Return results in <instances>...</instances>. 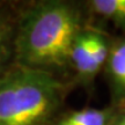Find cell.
Instances as JSON below:
<instances>
[{
    "label": "cell",
    "instance_id": "cell-1",
    "mask_svg": "<svg viewBox=\"0 0 125 125\" xmlns=\"http://www.w3.org/2000/svg\"><path fill=\"white\" fill-rule=\"evenodd\" d=\"M86 5L66 0H42L18 12L15 65L48 72L62 79L70 71L76 37L87 27Z\"/></svg>",
    "mask_w": 125,
    "mask_h": 125
},
{
    "label": "cell",
    "instance_id": "cell-5",
    "mask_svg": "<svg viewBox=\"0 0 125 125\" xmlns=\"http://www.w3.org/2000/svg\"><path fill=\"white\" fill-rule=\"evenodd\" d=\"M104 71L112 92V103L125 104V38L111 40Z\"/></svg>",
    "mask_w": 125,
    "mask_h": 125
},
{
    "label": "cell",
    "instance_id": "cell-4",
    "mask_svg": "<svg viewBox=\"0 0 125 125\" xmlns=\"http://www.w3.org/2000/svg\"><path fill=\"white\" fill-rule=\"evenodd\" d=\"M124 105L111 103L104 108H86L60 112L49 125H112Z\"/></svg>",
    "mask_w": 125,
    "mask_h": 125
},
{
    "label": "cell",
    "instance_id": "cell-8",
    "mask_svg": "<svg viewBox=\"0 0 125 125\" xmlns=\"http://www.w3.org/2000/svg\"><path fill=\"white\" fill-rule=\"evenodd\" d=\"M112 125H125V105L121 109V111L116 117L115 122L112 123Z\"/></svg>",
    "mask_w": 125,
    "mask_h": 125
},
{
    "label": "cell",
    "instance_id": "cell-3",
    "mask_svg": "<svg viewBox=\"0 0 125 125\" xmlns=\"http://www.w3.org/2000/svg\"><path fill=\"white\" fill-rule=\"evenodd\" d=\"M111 40L100 29L87 27L76 37L70 54V70L79 85L89 87L104 70L110 52Z\"/></svg>",
    "mask_w": 125,
    "mask_h": 125
},
{
    "label": "cell",
    "instance_id": "cell-2",
    "mask_svg": "<svg viewBox=\"0 0 125 125\" xmlns=\"http://www.w3.org/2000/svg\"><path fill=\"white\" fill-rule=\"evenodd\" d=\"M68 88L51 73L13 64L0 78V125H49Z\"/></svg>",
    "mask_w": 125,
    "mask_h": 125
},
{
    "label": "cell",
    "instance_id": "cell-6",
    "mask_svg": "<svg viewBox=\"0 0 125 125\" xmlns=\"http://www.w3.org/2000/svg\"><path fill=\"white\" fill-rule=\"evenodd\" d=\"M18 13L0 5V78L14 62V38Z\"/></svg>",
    "mask_w": 125,
    "mask_h": 125
},
{
    "label": "cell",
    "instance_id": "cell-9",
    "mask_svg": "<svg viewBox=\"0 0 125 125\" xmlns=\"http://www.w3.org/2000/svg\"><path fill=\"white\" fill-rule=\"evenodd\" d=\"M1 4H2V2H1V1H0V5H1Z\"/></svg>",
    "mask_w": 125,
    "mask_h": 125
},
{
    "label": "cell",
    "instance_id": "cell-7",
    "mask_svg": "<svg viewBox=\"0 0 125 125\" xmlns=\"http://www.w3.org/2000/svg\"><path fill=\"white\" fill-rule=\"evenodd\" d=\"M88 14H94L111 22L125 32V0H92L86 2Z\"/></svg>",
    "mask_w": 125,
    "mask_h": 125
}]
</instances>
